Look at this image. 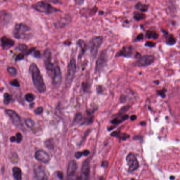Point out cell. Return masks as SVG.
I'll list each match as a JSON object with an SVG mask.
<instances>
[{"mask_svg": "<svg viewBox=\"0 0 180 180\" xmlns=\"http://www.w3.org/2000/svg\"><path fill=\"white\" fill-rule=\"evenodd\" d=\"M76 71V63L74 59H72L68 66V71L66 77V83L70 85L73 81Z\"/></svg>", "mask_w": 180, "mask_h": 180, "instance_id": "6", "label": "cell"}, {"mask_svg": "<svg viewBox=\"0 0 180 180\" xmlns=\"http://www.w3.org/2000/svg\"><path fill=\"white\" fill-rule=\"evenodd\" d=\"M154 61V57L152 55H144L140 57L137 62L139 66H146L151 65Z\"/></svg>", "mask_w": 180, "mask_h": 180, "instance_id": "14", "label": "cell"}, {"mask_svg": "<svg viewBox=\"0 0 180 180\" xmlns=\"http://www.w3.org/2000/svg\"><path fill=\"white\" fill-rule=\"evenodd\" d=\"M6 114L9 117L10 119L11 120L12 123L18 127H21L22 123H21V119L15 111L12 110H7L5 111Z\"/></svg>", "mask_w": 180, "mask_h": 180, "instance_id": "10", "label": "cell"}, {"mask_svg": "<svg viewBox=\"0 0 180 180\" xmlns=\"http://www.w3.org/2000/svg\"><path fill=\"white\" fill-rule=\"evenodd\" d=\"M77 44L79 45V47H80V49H81V52H82V53L84 54V53H85V52L87 50V45L86 43L83 40H78Z\"/></svg>", "mask_w": 180, "mask_h": 180, "instance_id": "24", "label": "cell"}, {"mask_svg": "<svg viewBox=\"0 0 180 180\" xmlns=\"http://www.w3.org/2000/svg\"><path fill=\"white\" fill-rule=\"evenodd\" d=\"M33 55L35 58H39L40 56V52L39 51H35L33 52Z\"/></svg>", "mask_w": 180, "mask_h": 180, "instance_id": "41", "label": "cell"}, {"mask_svg": "<svg viewBox=\"0 0 180 180\" xmlns=\"http://www.w3.org/2000/svg\"><path fill=\"white\" fill-rule=\"evenodd\" d=\"M90 154L89 150H84L82 152H77L75 153V157L77 159H79L82 156H88Z\"/></svg>", "mask_w": 180, "mask_h": 180, "instance_id": "25", "label": "cell"}, {"mask_svg": "<svg viewBox=\"0 0 180 180\" xmlns=\"http://www.w3.org/2000/svg\"><path fill=\"white\" fill-rule=\"evenodd\" d=\"M108 162L107 161H103L101 164V166L104 168H106L108 166Z\"/></svg>", "mask_w": 180, "mask_h": 180, "instance_id": "44", "label": "cell"}, {"mask_svg": "<svg viewBox=\"0 0 180 180\" xmlns=\"http://www.w3.org/2000/svg\"><path fill=\"white\" fill-rule=\"evenodd\" d=\"M107 62V56L105 52H103L101 53L100 56L99 57L98 60L96 62V72H99L101 69H103L104 67L105 66Z\"/></svg>", "mask_w": 180, "mask_h": 180, "instance_id": "15", "label": "cell"}, {"mask_svg": "<svg viewBox=\"0 0 180 180\" xmlns=\"http://www.w3.org/2000/svg\"><path fill=\"white\" fill-rule=\"evenodd\" d=\"M10 160L13 163H16L19 161V158L18 157V155L16 154L15 153H13V154L11 155L10 157Z\"/></svg>", "mask_w": 180, "mask_h": 180, "instance_id": "30", "label": "cell"}, {"mask_svg": "<svg viewBox=\"0 0 180 180\" xmlns=\"http://www.w3.org/2000/svg\"><path fill=\"white\" fill-rule=\"evenodd\" d=\"M78 165L75 160H71L68 164L67 168V180H76V174L77 170Z\"/></svg>", "mask_w": 180, "mask_h": 180, "instance_id": "8", "label": "cell"}, {"mask_svg": "<svg viewBox=\"0 0 180 180\" xmlns=\"http://www.w3.org/2000/svg\"><path fill=\"white\" fill-rule=\"evenodd\" d=\"M15 138H16V142L18 143L21 142L22 140V138H23L22 134L19 132L16 134V137Z\"/></svg>", "mask_w": 180, "mask_h": 180, "instance_id": "35", "label": "cell"}, {"mask_svg": "<svg viewBox=\"0 0 180 180\" xmlns=\"http://www.w3.org/2000/svg\"><path fill=\"white\" fill-rule=\"evenodd\" d=\"M24 122H25L26 126H27L29 128H30V129H32L33 126L35 125V122L33 121L32 120L27 119L25 120Z\"/></svg>", "mask_w": 180, "mask_h": 180, "instance_id": "28", "label": "cell"}, {"mask_svg": "<svg viewBox=\"0 0 180 180\" xmlns=\"http://www.w3.org/2000/svg\"><path fill=\"white\" fill-rule=\"evenodd\" d=\"M145 46L147 47H153L155 46V43L154 42H151V41H147L145 43Z\"/></svg>", "mask_w": 180, "mask_h": 180, "instance_id": "38", "label": "cell"}, {"mask_svg": "<svg viewBox=\"0 0 180 180\" xmlns=\"http://www.w3.org/2000/svg\"><path fill=\"white\" fill-rule=\"evenodd\" d=\"M34 112L37 115L41 114L43 112V108L41 106L38 107L37 109H35L34 111Z\"/></svg>", "mask_w": 180, "mask_h": 180, "instance_id": "36", "label": "cell"}, {"mask_svg": "<svg viewBox=\"0 0 180 180\" xmlns=\"http://www.w3.org/2000/svg\"><path fill=\"white\" fill-rule=\"evenodd\" d=\"M144 39V35L143 33H140L137 36L136 38V41H140V40H143Z\"/></svg>", "mask_w": 180, "mask_h": 180, "instance_id": "40", "label": "cell"}, {"mask_svg": "<svg viewBox=\"0 0 180 180\" xmlns=\"http://www.w3.org/2000/svg\"><path fill=\"white\" fill-rule=\"evenodd\" d=\"M128 118H129V115H124L120 119L117 118H117H115L114 119L112 120L110 122H111L112 124L116 125V124H120V123H122V122L124 121H125Z\"/></svg>", "mask_w": 180, "mask_h": 180, "instance_id": "22", "label": "cell"}, {"mask_svg": "<svg viewBox=\"0 0 180 180\" xmlns=\"http://www.w3.org/2000/svg\"><path fill=\"white\" fill-rule=\"evenodd\" d=\"M4 103L6 105H7L9 104L10 101H11L12 98L11 96L9 94L7 93H5L4 95Z\"/></svg>", "mask_w": 180, "mask_h": 180, "instance_id": "27", "label": "cell"}, {"mask_svg": "<svg viewBox=\"0 0 180 180\" xmlns=\"http://www.w3.org/2000/svg\"><path fill=\"white\" fill-rule=\"evenodd\" d=\"M32 7L37 12L47 14H53L60 11V10L56 7H54L49 3L44 1H39L33 5Z\"/></svg>", "mask_w": 180, "mask_h": 180, "instance_id": "3", "label": "cell"}, {"mask_svg": "<svg viewBox=\"0 0 180 180\" xmlns=\"http://www.w3.org/2000/svg\"><path fill=\"white\" fill-rule=\"evenodd\" d=\"M14 38L18 40H29L32 37V33L29 26L24 23L16 24L13 31Z\"/></svg>", "mask_w": 180, "mask_h": 180, "instance_id": "2", "label": "cell"}, {"mask_svg": "<svg viewBox=\"0 0 180 180\" xmlns=\"http://www.w3.org/2000/svg\"><path fill=\"white\" fill-rule=\"evenodd\" d=\"M136 118H137V117L136 115H132L131 117V120L132 121H134V120H135L136 119Z\"/></svg>", "mask_w": 180, "mask_h": 180, "instance_id": "46", "label": "cell"}, {"mask_svg": "<svg viewBox=\"0 0 180 180\" xmlns=\"http://www.w3.org/2000/svg\"><path fill=\"white\" fill-rule=\"evenodd\" d=\"M35 157L39 161L43 163H48L50 160V157L49 155L43 150H40L37 151L35 154Z\"/></svg>", "mask_w": 180, "mask_h": 180, "instance_id": "12", "label": "cell"}, {"mask_svg": "<svg viewBox=\"0 0 180 180\" xmlns=\"http://www.w3.org/2000/svg\"><path fill=\"white\" fill-rule=\"evenodd\" d=\"M14 41L7 36H3L1 38V45L4 49H7L14 46Z\"/></svg>", "mask_w": 180, "mask_h": 180, "instance_id": "17", "label": "cell"}, {"mask_svg": "<svg viewBox=\"0 0 180 180\" xmlns=\"http://www.w3.org/2000/svg\"><path fill=\"white\" fill-rule=\"evenodd\" d=\"M154 82L155 83H156V84H159V81H154Z\"/></svg>", "mask_w": 180, "mask_h": 180, "instance_id": "48", "label": "cell"}, {"mask_svg": "<svg viewBox=\"0 0 180 180\" xmlns=\"http://www.w3.org/2000/svg\"><path fill=\"white\" fill-rule=\"evenodd\" d=\"M25 99L28 102H32L35 99V96L32 93L26 94L25 96Z\"/></svg>", "mask_w": 180, "mask_h": 180, "instance_id": "29", "label": "cell"}, {"mask_svg": "<svg viewBox=\"0 0 180 180\" xmlns=\"http://www.w3.org/2000/svg\"><path fill=\"white\" fill-rule=\"evenodd\" d=\"M57 175H58V178L59 179H63V174L61 172H58V173H57Z\"/></svg>", "mask_w": 180, "mask_h": 180, "instance_id": "43", "label": "cell"}, {"mask_svg": "<svg viewBox=\"0 0 180 180\" xmlns=\"http://www.w3.org/2000/svg\"><path fill=\"white\" fill-rule=\"evenodd\" d=\"M133 53V48L131 46L125 47L122 49L118 53L116 56H124V57H130Z\"/></svg>", "mask_w": 180, "mask_h": 180, "instance_id": "16", "label": "cell"}, {"mask_svg": "<svg viewBox=\"0 0 180 180\" xmlns=\"http://www.w3.org/2000/svg\"><path fill=\"white\" fill-rule=\"evenodd\" d=\"M126 161L129 165V172L135 171L139 166V164L135 155L133 153H129L126 157Z\"/></svg>", "mask_w": 180, "mask_h": 180, "instance_id": "9", "label": "cell"}, {"mask_svg": "<svg viewBox=\"0 0 180 180\" xmlns=\"http://www.w3.org/2000/svg\"><path fill=\"white\" fill-rule=\"evenodd\" d=\"M111 136L114 137H117L122 140H126L129 138L130 136L126 133H121L119 131H115L111 134Z\"/></svg>", "mask_w": 180, "mask_h": 180, "instance_id": "18", "label": "cell"}, {"mask_svg": "<svg viewBox=\"0 0 180 180\" xmlns=\"http://www.w3.org/2000/svg\"><path fill=\"white\" fill-rule=\"evenodd\" d=\"M82 115L81 113H77L75 115V119H74V121L76 123H79L80 122L82 121Z\"/></svg>", "mask_w": 180, "mask_h": 180, "instance_id": "32", "label": "cell"}, {"mask_svg": "<svg viewBox=\"0 0 180 180\" xmlns=\"http://www.w3.org/2000/svg\"><path fill=\"white\" fill-rule=\"evenodd\" d=\"M82 180H90V164L89 160H86L82 164Z\"/></svg>", "mask_w": 180, "mask_h": 180, "instance_id": "13", "label": "cell"}, {"mask_svg": "<svg viewBox=\"0 0 180 180\" xmlns=\"http://www.w3.org/2000/svg\"><path fill=\"white\" fill-rule=\"evenodd\" d=\"M10 141L11 142H16V138L15 136H12L11 138H10Z\"/></svg>", "mask_w": 180, "mask_h": 180, "instance_id": "45", "label": "cell"}, {"mask_svg": "<svg viewBox=\"0 0 180 180\" xmlns=\"http://www.w3.org/2000/svg\"><path fill=\"white\" fill-rule=\"evenodd\" d=\"M135 7L137 9L140 10V11L144 12L147 11V9H148V5L143 4L140 3H138L136 5Z\"/></svg>", "mask_w": 180, "mask_h": 180, "instance_id": "26", "label": "cell"}, {"mask_svg": "<svg viewBox=\"0 0 180 180\" xmlns=\"http://www.w3.org/2000/svg\"><path fill=\"white\" fill-rule=\"evenodd\" d=\"M24 59V54H19L16 57V59H15V61H20L21 60H22V59Z\"/></svg>", "mask_w": 180, "mask_h": 180, "instance_id": "39", "label": "cell"}, {"mask_svg": "<svg viewBox=\"0 0 180 180\" xmlns=\"http://www.w3.org/2000/svg\"><path fill=\"white\" fill-rule=\"evenodd\" d=\"M104 39L103 36H95L89 42V47L90 50L91 56L95 58L98 53V50L103 43Z\"/></svg>", "mask_w": 180, "mask_h": 180, "instance_id": "4", "label": "cell"}, {"mask_svg": "<svg viewBox=\"0 0 180 180\" xmlns=\"http://www.w3.org/2000/svg\"><path fill=\"white\" fill-rule=\"evenodd\" d=\"M29 72L32 77L33 83L35 89L41 93L45 92L46 91V86L40 70L37 65L34 63L31 64L29 68Z\"/></svg>", "mask_w": 180, "mask_h": 180, "instance_id": "1", "label": "cell"}, {"mask_svg": "<svg viewBox=\"0 0 180 180\" xmlns=\"http://www.w3.org/2000/svg\"><path fill=\"white\" fill-rule=\"evenodd\" d=\"M166 90L165 89H163L159 90V91H157V94L158 95L160 96H161L162 98H164L166 96Z\"/></svg>", "mask_w": 180, "mask_h": 180, "instance_id": "33", "label": "cell"}, {"mask_svg": "<svg viewBox=\"0 0 180 180\" xmlns=\"http://www.w3.org/2000/svg\"><path fill=\"white\" fill-rule=\"evenodd\" d=\"M140 125H146V122H140Z\"/></svg>", "mask_w": 180, "mask_h": 180, "instance_id": "47", "label": "cell"}, {"mask_svg": "<svg viewBox=\"0 0 180 180\" xmlns=\"http://www.w3.org/2000/svg\"><path fill=\"white\" fill-rule=\"evenodd\" d=\"M35 180H48V175L45 166L41 164H35L33 168Z\"/></svg>", "mask_w": 180, "mask_h": 180, "instance_id": "5", "label": "cell"}, {"mask_svg": "<svg viewBox=\"0 0 180 180\" xmlns=\"http://www.w3.org/2000/svg\"><path fill=\"white\" fill-rule=\"evenodd\" d=\"M46 1H47V2L51 3L54 4H57L59 3V0H45Z\"/></svg>", "mask_w": 180, "mask_h": 180, "instance_id": "42", "label": "cell"}, {"mask_svg": "<svg viewBox=\"0 0 180 180\" xmlns=\"http://www.w3.org/2000/svg\"><path fill=\"white\" fill-rule=\"evenodd\" d=\"M146 15L145 14L143 13H138V12H134V19L136 21H140L144 19H145Z\"/></svg>", "mask_w": 180, "mask_h": 180, "instance_id": "23", "label": "cell"}, {"mask_svg": "<svg viewBox=\"0 0 180 180\" xmlns=\"http://www.w3.org/2000/svg\"><path fill=\"white\" fill-rule=\"evenodd\" d=\"M45 64L46 70L48 73H52L54 72V64L51 63V52L50 50L47 49L45 50L43 53Z\"/></svg>", "mask_w": 180, "mask_h": 180, "instance_id": "7", "label": "cell"}, {"mask_svg": "<svg viewBox=\"0 0 180 180\" xmlns=\"http://www.w3.org/2000/svg\"><path fill=\"white\" fill-rule=\"evenodd\" d=\"M13 176L15 180H22V172L19 167L15 166L13 168Z\"/></svg>", "mask_w": 180, "mask_h": 180, "instance_id": "19", "label": "cell"}, {"mask_svg": "<svg viewBox=\"0 0 180 180\" xmlns=\"http://www.w3.org/2000/svg\"><path fill=\"white\" fill-rule=\"evenodd\" d=\"M18 49L21 52L26 51L28 49V47L26 44H20L18 47Z\"/></svg>", "mask_w": 180, "mask_h": 180, "instance_id": "34", "label": "cell"}, {"mask_svg": "<svg viewBox=\"0 0 180 180\" xmlns=\"http://www.w3.org/2000/svg\"><path fill=\"white\" fill-rule=\"evenodd\" d=\"M146 38L148 39L156 40L159 38V34L155 31H147L146 34Z\"/></svg>", "mask_w": 180, "mask_h": 180, "instance_id": "21", "label": "cell"}, {"mask_svg": "<svg viewBox=\"0 0 180 180\" xmlns=\"http://www.w3.org/2000/svg\"><path fill=\"white\" fill-rule=\"evenodd\" d=\"M165 34L166 35V44L169 45H173L175 44L176 42V38H174V36L172 34L168 35V33L166 32H165Z\"/></svg>", "mask_w": 180, "mask_h": 180, "instance_id": "20", "label": "cell"}, {"mask_svg": "<svg viewBox=\"0 0 180 180\" xmlns=\"http://www.w3.org/2000/svg\"><path fill=\"white\" fill-rule=\"evenodd\" d=\"M7 71H8V72L10 74L13 75V76H15L17 74V71H16V69L14 67H9L7 68Z\"/></svg>", "mask_w": 180, "mask_h": 180, "instance_id": "31", "label": "cell"}, {"mask_svg": "<svg viewBox=\"0 0 180 180\" xmlns=\"http://www.w3.org/2000/svg\"><path fill=\"white\" fill-rule=\"evenodd\" d=\"M10 83L11 85H12V86H14L15 87H20V83L18 82V81L17 80H14L10 82Z\"/></svg>", "mask_w": 180, "mask_h": 180, "instance_id": "37", "label": "cell"}, {"mask_svg": "<svg viewBox=\"0 0 180 180\" xmlns=\"http://www.w3.org/2000/svg\"><path fill=\"white\" fill-rule=\"evenodd\" d=\"M53 75V84L54 87H59L61 84L62 81V75L60 68L58 66H55Z\"/></svg>", "mask_w": 180, "mask_h": 180, "instance_id": "11", "label": "cell"}]
</instances>
